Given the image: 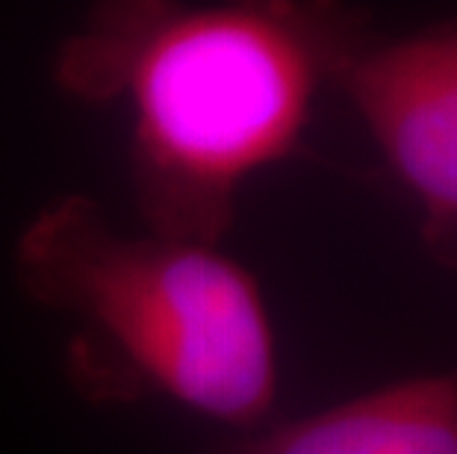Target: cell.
<instances>
[{"label":"cell","mask_w":457,"mask_h":454,"mask_svg":"<svg viewBox=\"0 0 457 454\" xmlns=\"http://www.w3.org/2000/svg\"><path fill=\"white\" fill-rule=\"evenodd\" d=\"M360 42L352 12L316 4H104L62 38L54 80L124 106L145 230L221 245L239 192L293 157Z\"/></svg>","instance_id":"6da1fadb"},{"label":"cell","mask_w":457,"mask_h":454,"mask_svg":"<svg viewBox=\"0 0 457 454\" xmlns=\"http://www.w3.org/2000/svg\"><path fill=\"white\" fill-rule=\"evenodd\" d=\"M219 454H457V372L416 375L239 433Z\"/></svg>","instance_id":"277c9868"},{"label":"cell","mask_w":457,"mask_h":454,"mask_svg":"<svg viewBox=\"0 0 457 454\" xmlns=\"http://www.w3.org/2000/svg\"><path fill=\"white\" fill-rule=\"evenodd\" d=\"M337 83L420 204L428 245L457 263V24L363 38Z\"/></svg>","instance_id":"3957f363"},{"label":"cell","mask_w":457,"mask_h":454,"mask_svg":"<svg viewBox=\"0 0 457 454\" xmlns=\"http://www.w3.org/2000/svg\"><path fill=\"white\" fill-rule=\"evenodd\" d=\"M21 293L71 327L68 378L92 401H169L239 433L278 399V340L257 277L221 245L115 227L80 192L15 239Z\"/></svg>","instance_id":"7a4b0ae2"}]
</instances>
